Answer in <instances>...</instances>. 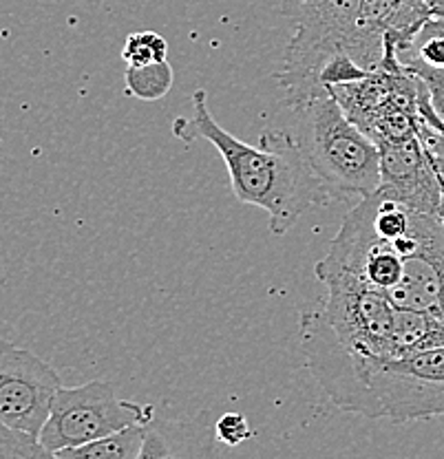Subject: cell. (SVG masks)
I'll return each instance as SVG.
<instances>
[{"mask_svg": "<svg viewBox=\"0 0 444 459\" xmlns=\"http://www.w3.org/2000/svg\"><path fill=\"white\" fill-rule=\"evenodd\" d=\"M190 104L193 113L175 119L173 135L186 143L195 140L213 143L226 164L235 197L270 214L272 234L281 237L290 232L312 205L332 201L294 135L266 131L259 146H250L213 117L206 91H195Z\"/></svg>", "mask_w": 444, "mask_h": 459, "instance_id": "obj_1", "label": "cell"}, {"mask_svg": "<svg viewBox=\"0 0 444 459\" xmlns=\"http://www.w3.org/2000/svg\"><path fill=\"white\" fill-rule=\"evenodd\" d=\"M362 0H283L294 36L276 74L285 104L294 111L329 91L321 74L334 56H352L362 69L380 71L385 31L362 21Z\"/></svg>", "mask_w": 444, "mask_h": 459, "instance_id": "obj_2", "label": "cell"}, {"mask_svg": "<svg viewBox=\"0 0 444 459\" xmlns=\"http://www.w3.org/2000/svg\"><path fill=\"white\" fill-rule=\"evenodd\" d=\"M303 155L332 199L367 197L380 186V151L347 117L332 93L299 108Z\"/></svg>", "mask_w": 444, "mask_h": 459, "instance_id": "obj_3", "label": "cell"}, {"mask_svg": "<svg viewBox=\"0 0 444 459\" xmlns=\"http://www.w3.org/2000/svg\"><path fill=\"white\" fill-rule=\"evenodd\" d=\"M371 420L396 424L444 418V347L394 358H371L365 367Z\"/></svg>", "mask_w": 444, "mask_h": 459, "instance_id": "obj_4", "label": "cell"}, {"mask_svg": "<svg viewBox=\"0 0 444 459\" xmlns=\"http://www.w3.org/2000/svg\"><path fill=\"white\" fill-rule=\"evenodd\" d=\"M152 420L155 406L119 400L111 382L93 380L80 386H62L38 442L49 453H60L128 427H146Z\"/></svg>", "mask_w": 444, "mask_h": 459, "instance_id": "obj_5", "label": "cell"}, {"mask_svg": "<svg viewBox=\"0 0 444 459\" xmlns=\"http://www.w3.org/2000/svg\"><path fill=\"white\" fill-rule=\"evenodd\" d=\"M323 283L327 296L318 312L334 336L361 356L394 358L396 307L383 291L352 276H329Z\"/></svg>", "mask_w": 444, "mask_h": 459, "instance_id": "obj_6", "label": "cell"}, {"mask_svg": "<svg viewBox=\"0 0 444 459\" xmlns=\"http://www.w3.org/2000/svg\"><path fill=\"white\" fill-rule=\"evenodd\" d=\"M60 389L54 367L27 349L0 341V424L38 439Z\"/></svg>", "mask_w": 444, "mask_h": 459, "instance_id": "obj_7", "label": "cell"}, {"mask_svg": "<svg viewBox=\"0 0 444 459\" xmlns=\"http://www.w3.org/2000/svg\"><path fill=\"white\" fill-rule=\"evenodd\" d=\"M380 186L389 197L412 210L440 214L442 181L422 135L415 140L380 146Z\"/></svg>", "mask_w": 444, "mask_h": 459, "instance_id": "obj_8", "label": "cell"}, {"mask_svg": "<svg viewBox=\"0 0 444 459\" xmlns=\"http://www.w3.org/2000/svg\"><path fill=\"white\" fill-rule=\"evenodd\" d=\"M214 424L208 409L181 420H152L144 427L140 459H219Z\"/></svg>", "mask_w": 444, "mask_h": 459, "instance_id": "obj_9", "label": "cell"}, {"mask_svg": "<svg viewBox=\"0 0 444 459\" xmlns=\"http://www.w3.org/2000/svg\"><path fill=\"white\" fill-rule=\"evenodd\" d=\"M396 356L444 347V323L440 318L412 309H396Z\"/></svg>", "mask_w": 444, "mask_h": 459, "instance_id": "obj_10", "label": "cell"}, {"mask_svg": "<svg viewBox=\"0 0 444 459\" xmlns=\"http://www.w3.org/2000/svg\"><path fill=\"white\" fill-rule=\"evenodd\" d=\"M144 427H128L95 442L54 453L58 459H140Z\"/></svg>", "mask_w": 444, "mask_h": 459, "instance_id": "obj_11", "label": "cell"}, {"mask_svg": "<svg viewBox=\"0 0 444 459\" xmlns=\"http://www.w3.org/2000/svg\"><path fill=\"white\" fill-rule=\"evenodd\" d=\"M124 82H126L128 95L144 102H157V100L166 98L173 89L175 71L169 65V60L152 62L146 66H126L124 74Z\"/></svg>", "mask_w": 444, "mask_h": 459, "instance_id": "obj_12", "label": "cell"}, {"mask_svg": "<svg viewBox=\"0 0 444 459\" xmlns=\"http://www.w3.org/2000/svg\"><path fill=\"white\" fill-rule=\"evenodd\" d=\"M396 60L444 69V18L431 16L405 49L396 51Z\"/></svg>", "mask_w": 444, "mask_h": 459, "instance_id": "obj_13", "label": "cell"}, {"mask_svg": "<svg viewBox=\"0 0 444 459\" xmlns=\"http://www.w3.org/2000/svg\"><path fill=\"white\" fill-rule=\"evenodd\" d=\"M166 54H169V42L155 31L131 33L122 49L126 66H146L152 62H161L166 60Z\"/></svg>", "mask_w": 444, "mask_h": 459, "instance_id": "obj_14", "label": "cell"}, {"mask_svg": "<svg viewBox=\"0 0 444 459\" xmlns=\"http://www.w3.org/2000/svg\"><path fill=\"white\" fill-rule=\"evenodd\" d=\"M370 74L371 71L362 69V66L358 65L352 56L338 54V56H334L332 60L326 65V69H323L321 82L329 91L332 86L352 84V82H358V80H365Z\"/></svg>", "mask_w": 444, "mask_h": 459, "instance_id": "obj_15", "label": "cell"}, {"mask_svg": "<svg viewBox=\"0 0 444 459\" xmlns=\"http://www.w3.org/2000/svg\"><path fill=\"white\" fill-rule=\"evenodd\" d=\"M403 66L422 80L429 91L433 111H436L440 122L444 124V69H433V66L420 65V62H403Z\"/></svg>", "mask_w": 444, "mask_h": 459, "instance_id": "obj_16", "label": "cell"}, {"mask_svg": "<svg viewBox=\"0 0 444 459\" xmlns=\"http://www.w3.org/2000/svg\"><path fill=\"white\" fill-rule=\"evenodd\" d=\"M38 439L0 424V459H36Z\"/></svg>", "mask_w": 444, "mask_h": 459, "instance_id": "obj_17", "label": "cell"}, {"mask_svg": "<svg viewBox=\"0 0 444 459\" xmlns=\"http://www.w3.org/2000/svg\"><path fill=\"white\" fill-rule=\"evenodd\" d=\"M214 429H217L219 442L228 444V446H239V444L248 442L252 435L250 422L241 413H223L222 418H217Z\"/></svg>", "mask_w": 444, "mask_h": 459, "instance_id": "obj_18", "label": "cell"}, {"mask_svg": "<svg viewBox=\"0 0 444 459\" xmlns=\"http://www.w3.org/2000/svg\"><path fill=\"white\" fill-rule=\"evenodd\" d=\"M431 13L444 18V0H431Z\"/></svg>", "mask_w": 444, "mask_h": 459, "instance_id": "obj_19", "label": "cell"}, {"mask_svg": "<svg viewBox=\"0 0 444 459\" xmlns=\"http://www.w3.org/2000/svg\"><path fill=\"white\" fill-rule=\"evenodd\" d=\"M36 459H58V457H56L54 453L47 451V448H42L40 442H38V446H36Z\"/></svg>", "mask_w": 444, "mask_h": 459, "instance_id": "obj_20", "label": "cell"}, {"mask_svg": "<svg viewBox=\"0 0 444 459\" xmlns=\"http://www.w3.org/2000/svg\"><path fill=\"white\" fill-rule=\"evenodd\" d=\"M438 175H440V181H442V186H444V166H438Z\"/></svg>", "mask_w": 444, "mask_h": 459, "instance_id": "obj_21", "label": "cell"}, {"mask_svg": "<svg viewBox=\"0 0 444 459\" xmlns=\"http://www.w3.org/2000/svg\"><path fill=\"white\" fill-rule=\"evenodd\" d=\"M442 190H444V186H442ZM440 219H442V223H444V195H442V208H440Z\"/></svg>", "mask_w": 444, "mask_h": 459, "instance_id": "obj_22", "label": "cell"}]
</instances>
